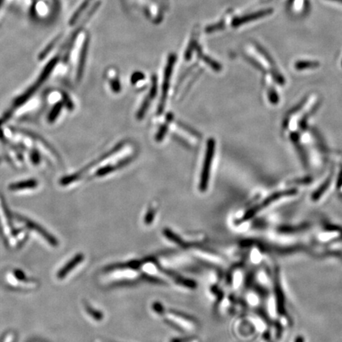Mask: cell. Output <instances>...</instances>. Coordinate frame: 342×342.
I'll list each match as a JSON object with an SVG mask.
<instances>
[{
  "label": "cell",
  "instance_id": "cell-1",
  "mask_svg": "<svg viewBox=\"0 0 342 342\" xmlns=\"http://www.w3.org/2000/svg\"><path fill=\"white\" fill-rule=\"evenodd\" d=\"M215 140L213 139H209L207 143L206 152L204 156V163H203L202 171L200 174V190L201 192L206 191L208 188V180L210 177V170L212 167V160L215 153Z\"/></svg>",
  "mask_w": 342,
  "mask_h": 342
},
{
  "label": "cell",
  "instance_id": "cell-2",
  "mask_svg": "<svg viewBox=\"0 0 342 342\" xmlns=\"http://www.w3.org/2000/svg\"><path fill=\"white\" fill-rule=\"evenodd\" d=\"M174 62H175V56H170L168 63H167V65H166V72H165L164 80H163V83H162V96H161L160 103H159V106H158L159 113L162 112V110H163V107H164L165 104H166V97H167L169 86H170V76L172 74Z\"/></svg>",
  "mask_w": 342,
  "mask_h": 342
},
{
  "label": "cell",
  "instance_id": "cell-3",
  "mask_svg": "<svg viewBox=\"0 0 342 342\" xmlns=\"http://www.w3.org/2000/svg\"><path fill=\"white\" fill-rule=\"evenodd\" d=\"M84 259L83 254H78L74 258H72L70 262H68L62 268H60L57 273V278L59 280H64L65 277L70 274L72 271L74 270L75 268L80 264L81 262Z\"/></svg>",
  "mask_w": 342,
  "mask_h": 342
},
{
  "label": "cell",
  "instance_id": "cell-4",
  "mask_svg": "<svg viewBox=\"0 0 342 342\" xmlns=\"http://www.w3.org/2000/svg\"><path fill=\"white\" fill-rule=\"evenodd\" d=\"M272 10H271V9H268V10H261V11L254 13V14H248V15H246V16L239 18V19H237V20L234 22V25L238 26V25L244 24V23H246V22H251V21L256 20V19H258V18H263V17L267 16L268 14H272Z\"/></svg>",
  "mask_w": 342,
  "mask_h": 342
},
{
  "label": "cell",
  "instance_id": "cell-5",
  "mask_svg": "<svg viewBox=\"0 0 342 342\" xmlns=\"http://www.w3.org/2000/svg\"><path fill=\"white\" fill-rule=\"evenodd\" d=\"M155 90H156V82L154 81V82H153V84H152V89H151L150 93L148 94V96L147 97L146 99L143 102L141 108L139 110L138 114H137L138 118H142L143 116L144 115V113L146 112L147 110H148V106H149V103H150V101L152 100V98H154V94H155Z\"/></svg>",
  "mask_w": 342,
  "mask_h": 342
},
{
  "label": "cell",
  "instance_id": "cell-6",
  "mask_svg": "<svg viewBox=\"0 0 342 342\" xmlns=\"http://www.w3.org/2000/svg\"><path fill=\"white\" fill-rule=\"evenodd\" d=\"M87 46H88V40L86 39V40H85L84 44H83V46H82V51H81L80 59H79V64H78V77H80L81 74H82V69H83V66H84Z\"/></svg>",
  "mask_w": 342,
  "mask_h": 342
},
{
  "label": "cell",
  "instance_id": "cell-7",
  "mask_svg": "<svg viewBox=\"0 0 342 342\" xmlns=\"http://www.w3.org/2000/svg\"><path fill=\"white\" fill-rule=\"evenodd\" d=\"M90 1H91V0H85L84 2H82V4L79 6V7L77 9V10H76V12L74 13V14L72 15V18H71V25L74 24L75 22L77 21V19H78V18H79V16H80L81 14L83 12V10H84L87 7V6H88Z\"/></svg>",
  "mask_w": 342,
  "mask_h": 342
},
{
  "label": "cell",
  "instance_id": "cell-8",
  "mask_svg": "<svg viewBox=\"0 0 342 342\" xmlns=\"http://www.w3.org/2000/svg\"><path fill=\"white\" fill-rule=\"evenodd\" d=\"M163 233H164L165 236L170 239L172 242H175L177 244H182V239L179 237L177 236L176 234H174L171 230H169V229H164Z\"/></svg>",
  "mask_w": 342,
  "mask_h": 342
},
{
  "label": "cell",
  "instance_id": "cell-9",
  "mask_svg": "<svg viewBox=\"0 0 342 342\" xmlns=\"http://www.w3.org/2000/svg\"><path fill=\"white\" fill-rule=\"evenodd\" d=\"M86 310L95 320L100 321L103 318V315H102V313L99 312V311H96V310H94L90 306H86Z\"/></svg>",
  "mask_w": 342,
  "mask_h": 342
},
{
  "label": "cell",
  "instance_id": "cell-10",
  "mask_svg": "<svg viewBox=\"0 0 342 342\" xmlns=\"http://www.w3.org/2000/svg\"><path fill=\"white\" fill-rule=\"evenodd\" d=\"M23 185H14V186H12V189H14V190H18V189L19 188H24V187H26V188H28V187H33V186H34V183L33 181H30V182H24V183H22Z\"/></svg>",
  "mask_w": 342,
  "mask_h": 342
},
{
  "label": "cell",
  "instance_id": "cell-11",
  "mask_svg": "<svg viewBox=\"0 0 342 342\" xmlns=\"http://www.w3.org/2000/svg\"><path fill=\"white\" fill-rule=\"evenodd\" d=\"M15 340V336L13 333L10 332L6 334L3 338H2L1 342H14Z\"/></svg>",
  "mask_w": 342,
  "mask_h": 342
},
{
  "label": "cell",
  "instance_id": "cell-12",
  "mask_svg": "<svg viewBox=\"0 0 342 342\" xmlns=\"http://www.w3.org/2000/svg\"><path fill=\"white\" fill-rule=\"evenodd\" d=\"M153 209V208H152ZM151 208L149 212H148V214H147L146 218H145V224H150L153 221V219H154V210H152Z\"/></svg>",
  "mask_w": 342,
  "mask_h": 342
},
{
  "label": "cell",
  "instance_id": "cell-13",
  "mask_svg": "<svg viewBox=\"0 0 342 342\" xmlns=\"http://www.w3.org/2000/svg\"><path fill=\"white\" fill-rule=\"evenodd\" d=\"M331 1H334V2H340V3H342V0H331Z\"/></svg>",
  "mask_w": 342,
  "mask_h": 342
},
{
  "label": "cell",
  "instance_id": "cell-14",
  "mask_svg": "<svg viewBox=\"0 0 342 342\" xmlns=\"http://www.w3.org/2000/svg\"><path fill=\"white\" fill-rule=\"evenodd\" d=\"M3 1H4V0H0V6H1V5L2 4V2H3Z\"/></svg>",
  "mask_w": 342,
  "mask_h": 342
}]
</instances>
